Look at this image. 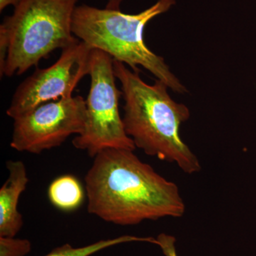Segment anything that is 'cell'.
<instances>
[{
	"label": "cell",
	"mask_w": 256,
	"mask_h": 256,
	"mask_svg": "<svg viewBox=\"0 0 256 256\" xmlns=\"http://www.w3.org/2000/svg\"><path fill=\"white\" fill-rule=\"evenodd\" d=\"M124 0H108L106 8L110 10H120L121 3Z\"/></svg>",
	"instance_id": "14"
},
{
	"label": "cell",
	"mask_w": 256,
	"mask_h": 256,
	"mask_svg": "<svg viewBox=\"0 0 256 256\" xmlns=\"http://www.w3.org/2000/svg\"><path fill=\"white\" fill-rule=\"evenodd\" d=\"M20 0H0V12H2L3 10L8 6H16L20 2Z\"/></svg>",
	"instance_id": "13"
},
{
	"label": "cell",
	"mask_w": 256,
	"mask_h": 256,
	"mask_svg": "<svg viewBox=\"0 0 256 256\" xmlns=\"http://www.w3.org/2000/svg\"><path fill=\"white\" fill-rule=\"evenodd\" d=\"M48 197L56 208L64 212H72L82 205L84 192L80 182L75 176L64 175L50 183Z\"/></svg>",
	"instance_id": "9"
},
{
	"label": "cell",
	"mask_w": 256,
	"mask_h": 256,
	"mask_svg": "<svg viewBox=\"0 0 256 256\" xmlns=\"http://www.w3.org/2000/svg\"><path fill=\"white\" fill-rule=\"evenodd\" d=\"M156 240V245L161 248L164 256H178L176 250V238L173 236L160 234Z\"/></svg>",
	"instance_id": "12"
},
{
	"label": "cell",
	"mask_w": 256,
	"mask_h": 256,
	"mask_svg": "<svg viewBox=\"0 0 256 256\" xmlns=\"http://www.w3.org/2000/svg\"><path fill=\"white\" fill-rule=\"evenodd\" d=\"M148 242L156 244V238L152 237H138L134 236H122L118 238L100 240L85 246L74 248L68 244H64L55 248L50 254L44 256H90L96 252L118 245L129 242Z\"/></svg>",
	"instance_id": "10"
},
{
	"label": "cell",
	"mask_w": 256,
	"mask_h": 256,
	"mask_svg": "<svg viewBox=\"0 0 256 256\" xmlns=\"http://www.w3.org/2000/svg\"><path fill=\"white\" fill-rule=\"evenodd\" d=\"M31 250L32 244L28 239L0 236V256H25Z\"/></svg>",
	"instance_id": "11"
},
{
	"label": "cell",
	"mask_w": 256,
	"mask_h": 256,
	"mask_svg": "<svg viewBox=\"0 0 256 256\" xmlns=\"http://www.w3.org/2000/svg\"><path fill=\"white\" fill-rule=\"evenodd\" d=\"M114 66L124 101V129L136 148L176 164L186 174L198 172L200 160L180 134L182 124L190 117L188 108L172 100L161 80L150 85L122 62L114 60Z\"/></svg>",
	"instance_id": "2"
},
{
	"label": "cell",
	"mask_w": 256,
	"mask_h": 256,
	"mask_svg": "<svg viewBox=\"0 0 256 256\" xmlns=\"http://www.w3.org/2000/svg\"><path fill=\"white\" fill-rule=\"evenodd\" d=\"M6 166L8 178L0 188V236L15 237L22 228L18 204L28 178L26 165L21 160H8Z\"/></svg>",
	"instance_id": "8"
},
{
	"label": "cell",
	"mask_w": 256,
	"mask_h": 256,
	"mask_svg": "<svg viewBox=\"0 0 256 256\" xmlns=\"http://www.w3.org/2000/svg\"><path fill=\"white\" fill-rule=\"evenodd\" d=\"M86 120V104L80 96L45 102L14 120L10 146L40 154L80 134Z\"/></svg>",
	"instance_id": "6"
},
{
	"label": "cell",
	"mask_w": 256,
	"mask_h": 256,
	"mask_svg": "<svg viewBox=\"0 0 256 256\" xmlns=\"http://www.w3.org/2000/svg\"><path fill=\"white\" fill-rule=\"evenodd\" d=\"M92 50L79 40L62 50L53 65L37 67L16 89L6 114L14 120L45 102L72 97L80 80L89 75Z\"/></svg>",
	"instance_id": "7"
},
{
	"label": "cell",
	"mask_w": 256,
	"mask_h": 256,
	"mask_svg": "<svg viewBox=\"0 0 256 256\" xmlns=\"http://www.w3.org/2000/svg\"><path fill=\"white\" fill-rule=\"evenodd\" d=\"M89 76L85 128L74 138V146L92 158L110 148L134 150L136 146L126 132L120 112L122 92L116 86L114 58L102 50H92Z\"/></svg>",
	"instance_id": "5"
},
{
	"label": "cell",
	"mask_w": 256,
	"mask_h": 256,
	"mask_svg": "<svg viewBox=\"0 0 256 256\" xmlns=\"http://www.w3.org/2000/svg\"><path fill=\"white\" fill-rule=\"evenodd\" d=\"M94 158L85 176L90 214L120 226L184 214L186 205L178 185L158 174L134 150L110 148Z\"/></svg>",
	"instance_id": "1"
},
{
	"label": "cell",
	"mask_w": 256,
	"mask_h": 256,
	"mask_svg": "<svg viewBox=\"0 0 256 256\" xmlns=\"http://www.w3.org/2000/svg\"><path fill=\"white\" fill-rule=\"evenodd\" d=\"M175 3V0H158L150 8L136 14L79 5L74 10L72 32L92 50L106 52L134 72L139 73L138 66H141L173 92L184 94L188 92L186 88L170 70L164 58L152 52L144 41L146 25L169 11Z\"/></svg>",
	"instance_id": "3"
},
{
	"label": "cell",
	"mask_w": 256,
	"mask_h": 256,
	"mask_svg": "<svg viewBox=\"0 0 256 256\" xmlns=\"http://www.w3.org/2000/svg\"><path fill=\"white\" fill-rule=\"evenodd\" d=\"M78 0H20L0 25L9 42L3 76L22 75L54 50L79 41L72 32Z\"/></svg>",
	"instance_id": "4"
}]
</instances>
